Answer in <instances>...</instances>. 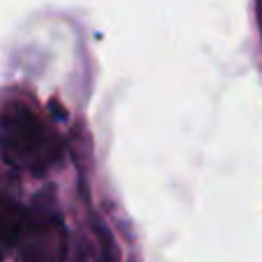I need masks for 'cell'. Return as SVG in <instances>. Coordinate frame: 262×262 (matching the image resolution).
Listing matches in <instances>:
<instances>
[{"label": "cell", "mask_w": 262, "mask_h": 262, "mask_svg": "<svg viewBox=\"0 0 262 262\" xmlns=\"http://www.w3.org/2000/svg\"><path fill=\"white\" fill-rule=\"evenodd\" d=\"M5 154L9 161L23 166H39L53 159V147L46 143L44 134L39 131L32 118L26 111H16V120L5 122Z\"/></svg>", "instance_id": "1"}, {"label": "cell", "mask_w": 262, "mask_h": 262, "mask_svg": "<svg viewBox=\"0 0 262 262\" xmlns=\"http://www.w3.org/2000/svg\"><path fill=\"white\" fill-rule=\"evenodd\" d=\"M23 262H62L64 237L60 226L51 219H37L23 212V226L18 242Z\"/></svg>", "instance_id": "2"}]
</instances>
